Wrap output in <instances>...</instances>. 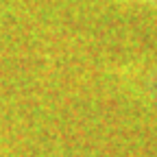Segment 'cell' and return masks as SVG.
I'll return each instance as SVG.
<instances>
[{"instance_id": "cell-1", "label": "cell", "mask_w": 157, "mask_h": 157, "mask_svg": "<svg viewBox=\"0 0 157 157\" xmlns=\"http://www.w3.org/2000/svg\"><path fill=\"white\" fill-rule=\"evenodd\" d=\"M155 2H157V0H155Z\"/></svg>"}]
</instances>
